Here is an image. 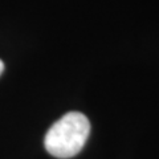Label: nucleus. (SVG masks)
<instances>
[{
	"label": "nucleus",
	"instance_id": "f257e3e1",
	"mask_svg": "<svg viewBox=\"0 0 159 159\" xmlns=\"http://www.w3.org/2000/svg\"><path fill=\"white\" fill-rule=\"evenodd\" d=\"M90 133V122L82 113L70 111L62 116L48 130L44 145L51 155L66 159L82 150Z\"/></svg>",
	"mask_w": 159,
	"mask_h": 159
},
{
	"label": "nucleus",
	"instance_id": "f03ea898",
	"mask_svg": "<svg viewBox=\"0 0 159 159\" xmlns=\"http://www.w3.org/2000/svg\"><path fill=\"white\" fill-rule=\"evenodd\" d=\"M3 70H4V64H3L2 60H0V74L3 73Z\"/></svg>",
	"mask_w": 159,
	"mask_h": 159
}]
</instances>
